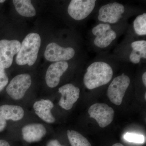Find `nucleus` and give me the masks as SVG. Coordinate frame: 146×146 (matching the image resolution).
<instances>
[{"instance_id":"nucleus-1","label":"nucleus","mask_w":146,"mask_h":146,"mask_svg":"<svg viewBox=\"0 0 146 146\" xmlns=\"http://www.w3.org/2000/svg\"><path fill=\"white\" fill-rule=\"evenodd\" d=\"M113 76L111 66L104 62H94L86 70L83 81L87 89L92 90L109 83Z\"/></svg>"},{"instance_id":"nucleus-2","label":"nucleus","mask_w":146,"mask_h":146,"mask_svg":"<svg viewBox=\"0 0 146 146\" xmlns=\"http://www.w3.org/2000/svg\"><path fill=\"white\" fill-rule=\"evenodd\" d=\"M41 37L36 33H30L23 40L16 57L19 65L32 66L36 62L41 46Z\"/></svg>"},{"instance_id":"nucleus-3","label":"nucleus","mask_w":146,"mask_h":146,"mask_svg":"<svg viewBox=\"0 0 146 146\" xmlns=\"http://www.w3.org/2000/svg\"><path fill=\"white\" fill-rule=\"evenodd\" d=\"M130 79L124 73L115 78L110 84L107 91L110 100L116 105H120L130 84Z\"/></svg>"},{"instance_id":"nucleus-4","label":"nucleus","mask_w":146,"mask_h":146,"mask_svg":"<svg viewBox=\"0 0 146 146\" xmlns=\"http://www.w3.org/2000/svg\"><path fill=\"white\" fill-rule=\"evenodd\" d=\"M31 77L27 74H21L15 76L6 88V92L13 100L21 99L31 86Z\"/></svg>"},{"instance_id":"nucleus-5","label":"nucleus","mask_w":146,"mask_h":146,"mask_svg":"<svg viewBox=\"0 0 146 146\" xmlns=\"http://www.w3.org/2000/svg\"><path fill=\"white\" fill-rule=\"evenodd\" d=\"M88 113L90 117L96 121L100 127L104 128L113 121L115 111L112 108L104 103H96L89 108Z\"/></svg>"},{"instance_id":"nucleus-6","label":"nucleus","mask_w":146,"mask_h":146,"mask_svg":"<svg viewBox=\"0 0 146 146\" xmlns=\"http://www.w3.org/2000/svg\"><path fill=\"white\" fill-rule=\"evenodd\" d=\"M21 46L18 40H0V68L5 69L11 66L13 56L18 54Z\"/></svg>"},{"instance_id":"nucleus-7","label":"nucleus","mask_w":146,"mask_h":146,"mask_svg":"<svg viewBox=\"0 0 146 146\" xmlns=\"http://www.w3.org/2000/svg\"><path fill=\"white\" fill-rule=\"evenodd\" d=\"M96 3V0H72L68 6V13L73 19L81 21L91 14Z\"/></svg>"},{"instance_id":"nucleus-8","label":"nucleus","mask_w":146,"mask_h":146,"mask_svg":"<svg viewBox=\"0 0 146 146\" xmlns=\"http://www.w3.org/2000/svg\"><path fill=\"white\" fill-rule=\"evenodd\" d=\"M75 54V51L73 48H63L52 42L47 46L44 56L48 61L56 62L70 60L74 57Z\"/></svg>"},{"instance_id":"nucleus-9","label":"nucleus","mask_w":146,"mask_h":146,"mask_svg":"<svg viewBox=\"0 0 146 146\" xmlns=\"http://www.w3.org/2000/svg\"><path fill=\"white\" fill-rule=\"evenodd\" d=\"M124 12V7L119 3L107 4L100 8L98 19L104 23L115 24L119 21Z\"/></svg>"},{"instance_id":"nucleus-10","label":"nucleus","mask_w":146,"mask_h":146,"mask_svg":"<svg viewBox=\"0 0 146 146\" xmlns=\"http://www.w3.org/2000/svg\"><path fill=\"white\" fill-rule=\"evenodd\" d=\"M92 33L96 36L94 43L100 48H106L109 46L117 37L116 32L107 24H100L94 27Z\"/></svg>"},{"instance_id":"nucleus-11","label":"nucleus","mask_w":146,"mask_h":146,"mask_svg":"<svg viewBox=\"0 0 146 146\" xmlns=\"http://www.w3.org/2000/svg\"><path fill=\"white\" fill-rule=\"evenodd\" d=\"M58 92L61 94L58 104L63 109L69 110L79 98L80 90L72 84H68L60 87Z\"/></svg>"},{"instance_id":"nucleus-12","label":"nucleus","mask_w":146,"mask_h":146,"mask_svg":"<svg viewBox=\"0 0 146 146\" xmlns=\"http://www.w3.org/2000/svg\"><path fill=\"white\" fill-rule=\"evenodd\" d=\"M68 66L66 61H59L51 64L46 73L47 85L52 88L57 86L60 82V77L68 70Z\"/></svg>"},{"instance_id":"nucleus-13","label":"nucleus","mask_w":146,"mask_h":146,"mask_svg":"<svg viewBox=\"0 0 146 146\" xmlns=\"http://www.w3.org/2000/svg\"><path fill=\"white\" fill-rule=\"evenodd\" d=\"M46 133V130L41 124L33 123L25 126L22 129L24 140L28 143L38 142L42 139Z\"/></svg>"},{"instance_id":"nucleus-14","label":"nucleus","mask_w":146,"mask_h":146,"mask_svg":"<svg viewBox=\"0 0 146 146\" xmlns=\"http://www.w3.org/2000/svg\"><path fill=\"white\" fill-rule=\"evenodd\" d=\"M53 107V104L49 100H41L35 102L33 105L36 115L49 123H52L55 121V119L51 112V110Z\"/></svg>"},{"instance_id":"nucleus-15","label":"nucleus","mask_w":146,"mask_h":146,"mask_svg":"<svg viewBox=\"0 0 146 146\" xmlns=\"http://www.w3.org/2000/svg\"><path fill=\"white\" fill-rule=\"evenodd\" d=\"M0 116L6 120L18 121L24 116L23 108L18 106L3 105L0 106Z\"/></svg>"},{"instance_id":"nucleus-16","label":"nucleus","mask_w":146,"mask_h":146,"mask_svg":"<svg viewBox=\"0 0 146 146\" xmlns=\"http://www.w3.org/2000/svg\"><path fill=\"white\" fill-rule=\"evenodd\" d=\"M13 5L16 11L21 16L32 17L36 15V10L31 1L30 0H13Z\"/></svg>"},{"instance_id":"nucleus-17","label":"nucleus","mask_w":146,"mask_h":146,"mask_svg":"<svg viewBox=\"0 0 146 146\" xmlns=\"http://www.w3.org/2000/svg\"><path fill=\"white\" fill-rule=\"evenodd\" d=\"M68 139L72 146H92L88 140L78 131L68 130Z\"/></svg>"},{"instance_id":"nucleus-18","label":"nucleus","mask_w":146,"mask_h":146,"mask_svg":"<svg viewBox=\"0 0 146 146\" xmlns=\"http://www.w3.org/2000/svg\"><path fill=\"white\" fill-rule=\"evenodd\" d=\"M133 29L135 33L139 35H146V13L139 15L133 22Z\"/></svg>"},{"instance_id":"nucleus-19","label":"nucleus","mask_w":146,"mask_h":146,"mask_svg":"<svg viewBox=\"0 0 146 146\" xmlns=\"http://www.w3.org/2000/svg\"><path fill=\"white\" fill-rule=\"evenodd\" d=\"M133 50L137 54L141 56V58H146V41L145 40L135 41L131 44Z\"/></svg>"},{"instance_id":"nucleus-20","label":"nucleus","mask_w":146,"mask_h":146,"mask_svg":"<svg viewBox=\"0 0 146 146\" xmlns=\"http://www.w3.org/2000/svg\"><path fill=\"white\" fill-rule=\"evenodd\" d=\"M126 141L130 143H143L145 141V137L143 135L135 133H127L124 136Z\"/></svg>"},{"instance_id":"nucleus-21","label":"nucleus","mask_w":146,"mask_h":146,"mask_svg":"<svg viewBox=\"0 0 146 146\" xmlns=\"http://www.w3.org/2000/svg\"><path fill=\"white\" fill-rule=\"evenodd\" d=\"M9 79L5 69L0 68V92L8 83Z\"/></svg>"},{"instance_id":"nucleus-22","label":"nucleus","mask_w":146,"mask_h":146,"mask_svg":"<svg viewBox=\"0 0 146 146\" xmlns=\"http://www.w3.org/2000/svg\"><path fill=\"white\" fill-rule=\"evenodd\" d=\"M129 58L131 62L134 64H137L140 62L141 58L139 54L132 50L129 56Z\"/></svg>"},{"instance_id":"nucleus-23","label":"nucleus","mask_w":146,"mask_h":146,"mask_svg":"<svg viewBox=\"0 0 146 146\" xmlns=\"http://www.w3.org/2000/svg\"><path fill=\"white\" fill-rule=\"evenodd\" d=\"M7 121L1 116H0V132L3 131L6 127Z\"/></svg>"},{"instance_id":"nucleus-24","label":"nucleus","mask_w":146,"mask_h":146,"mask_svg":"<svg viewBox=\"0 0 146 146\" xmlns=\"http://www.w3.org/2000/svg\"><path fill=\"white\" fill-rule=\"evenodd\" d=\"M47 146H65L60 145L57 140H52L47 144Z\"/></svg>"},{"instance_id":"nucleus-25","label":"nucleus","mask_w":146,"mask_h":146,"mask_svg":"<svg viewBox=\"0 0 146 146\" xmlns=\"http://www.w3.org/2000/svg\"><path fill=\"white\" fill-rule=\"evenodd\" d=\"M0 146H10L7 141L3 140H0Z\"/></svg>"},{"instance_id":"nucleus-26","label":"nucleus","mask_w":146,"mask_h":146,"mask_svg":"<svg viewBox=\"0 0 146 146\" xmlns=\"http://www.w3.org/2000/svg\"><path fill=\"white\" fill-rule=\"evenodd\" d=\"M142 80H143V82L145 86H146V72H145V73L143 74V76H142Z\"/></svg>"},{"instance_id":"nucleus-27","label":"nucleus","mask_w":146,"mask_h":146,"mask_svg":"<svg viewBox=\"0 0 146 146\" xmlns=\"http://www.w3.org/2000/svg\"><path fill=\"white\" fill-rule=\"evenodd\" d=\"M112 146H124L121 143H116L114 144Z\"/></svg>"},{"instance_id":"nucleus-28","label":"nucleus","mask_w":146,"mask_h":146,"mask_svg":"<svg viewBox=\"0 0 146 146\" xmlns=\"http://www.w3.org/2000/svg\"><path fill=\"white\" fill-rule=\"evenodd\" d=\"M5 1H4V0H0V3H3L5 2Z\"/></svg>"},{"instance_id":"nucleus-29","label":"nucleus","mask_w":146,"mask_h":146,"mask_svg":"<svg viewBox=\"0 0 146 146\" xmlns=\"http://www.w3.org/2000/svg\"><path fill=\"white\" fill-rule=\"evenodd\" d=\"M145 99H146V93H145Z\"/></svg>"}]
</instances>
